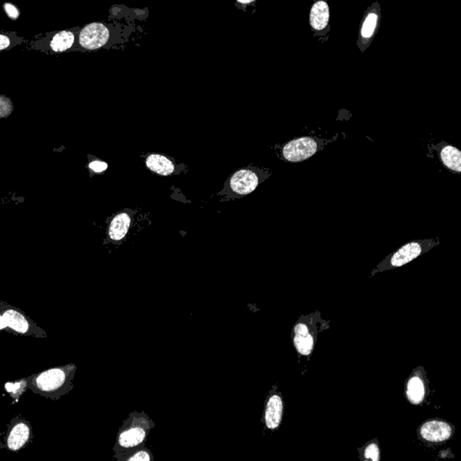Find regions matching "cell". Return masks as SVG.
Instances as JSON below:
<instances>
[{
    "label": "cell",
    "mask_w": 461,
    "mask_h": 461,
    "mask_svg": "<svg viewBox=\"0 0 461 461\" xmlns=\"http://www.w3.org/2000/svg\"><path fill=\"white\" fill-rule=\"evenodd\" d=\"M440 243L438 238L435 239L429 240H420L413 241L411 243L405 244L398 249L397 252H393L392 255L386 257L382 262L374 269L371 272L370 277L377 273V272H382L393 269L400 268L402 266L407 264V263L414 261L419 256L428 252V250L433 248V247L438 245Z\"/></svg>",
    "instance_id": "277c9868"
},
{
    "label": "cell",
    "mask_w": 461,
    "mask_h": 461,
    "mask_svg": "<svg viewBox=\"0 0 461 461\" xmlns=\"http://www.w3.org/2000/svg\"><path fill=\"white\" fill-rule=\"evenodd\" d=\"M309 21L312 29L317 33L318 36L326 35L330 30V8L326 1H317L312 5L310 15H309Z\"/></svg>",
    "instance_id": "5bb4252c"
},
{
    "label": "cell",
    "mask_w": 461,
    "mask_h": 461,
    "mask_svg": "<svg viewBox=\"0 0 461 461\" xmlns=\"http://www.w3.org/2000/svg\"><path fill=\"white\" fill-rule=\"evenodd\" d=\"M147 168L156 174L169 176L177 172V166L171 158L163 154L151 153L145 160Z\"/></svg>",
    "instance_id": "9a60e30c"
},
{
    "label": "cell",
    "mask_w": 461,
    "mask_h": 461,
    "mask_svg": "<svg viewBox=\"0 0 461 461\" xmlns=\"http://www.w3.org/2000/svg\"><path fill=\"white\" fill-rule=\"evenodd\" d=\"M427 382L426 373L422 367L413 371L405 386V395L411 404L418 405L425 401Z\"/></svg>",
    "instance_id": "4fadbf2b"
},
{
    "label": "cell",
    "mask_w": 461,
    "mask_h": 461,
    "mask_svg": "<svg viewBox=\"0 0 461 461\" xmlns=\"http://www.w3.org/2000/svg\"><path fill=\"white\" fill-rule=\"evenodd\" d=\"M284 402L282 395L275 388L268 395L265 402L263 421L266 428L270 431H276L282 422Z\"/></svg>",
    "instance_id": "8fae6325"
},
{
    "label": "cell",
    "mask_w": 461,
    "mask_h": 461,
    "mask_svg": "<svg viewBox=\"0 0 461 461\" xmlns=\"http://www.w3.org/2000/svg\"><path fill=\"white\" fill-rule=\"evenodd\" d=\"M4 8L6 13L8 14V17H10L11 20H15L20 17V11H18V9L17 7H15L14 5L9 4V3H6L4 5Z\"/></svg>",
    "instance_id": "603a6c76"
},
{
    "label": "cell",
    "mask_w": 461,
    "mask_h": 461,
    "mask_svg": "<svg viewBox=\"0 0 461 461\" xmlns=\"http://www.w3.org/2000/svg\"><path fill=\"white\" fill-rule=\"evenodd\" d=\"M320 140L312 137H301L287 142L282 148V158L289 163H300L315 156L322 148Z\"/></svg>",
    "instance_id": "52a82bcc"
},
{
    "label": "cell",
    "mask_w": 461,
    "mask_h": 461,
    "mask_svg": "<svg viewBox=\"0 0 461 461\" xmlns=\"http://www.w3.org/2000/svg\"><path fill=\"white\" fill-rule=\"evenodd\" d=\"M75 42V35L71 31H63L56 33L52 38L50 46L52 51L63 52L73 47Z\"/></svg>",
    "instance_id": "ac0fdd59"
},
{
    "label": "cell",
    "mask_w": 461,
    "mask_h": 461,
    "mask_svg": "<svg viewBox=\"0 0 461 461\" xmlns=\"http://www.w3.org/2000/svg\"><path fill=\"white\" fill-rule=\"evenodd\" d=\"M29 388V380L23 379L17 380L15 382H8L5 385V391L8 393L12 398H13V404L17 403L24 393Z\"/></svg>",
    "instance_id": "ffe728a7"
},
{
    "label": "cell",
    "mask_w": 461,
    "mask_h": 461,
    "mask_svg": "<svg viewBox=\"0 0 461 461\" xmlns=\"http://www.w3.org/2000/svg\"><path fill=\"white\" fill-rule=\"evenodd\" d=\"M131 218L128 213H121L114 216L108 228V235L114 241H122L131 227Z\"/></svg>",
    "instance_id": "e0dca14e"
},
{
    "label": "cell",
    "mask_w": 461,
    "mask_h": 461,
    "mask_svg": "<svg viewBox=\"0 0 461 461\" xmlns=\"http://www.w3.org/2000/svg\"><path fill=\"white\" fill-rule=\"evenodd\" d=\"M360 451V461H380V447L377 439L368 442Z\"/></svg>",
    "instance_id": "d6986e66"
},
{
    "label": "cell",
    "mask_w": 461,
    "mask_h": 461,
    "mask_svg": "<svg viewBox=\"0 0 461 461\" xmlns=\"http://www.w3.org/2000/svg\"><path fill=\"white\" fill-rule=\"evenodd\" d=\"M453 432V426L450 423L439 419L426 421L418 429V434L423 441L435 444L447 441Z\"/></svg>",
    "instance_id": "9c48e42d"
},
{
    "label": "cell",
    "mask_w": 461,
    "mask_h": 461,
    "mask_svg": "<svg viewBox=\"0 0 461 461\" xmlns=\"http://www.w3.org/2000/svg\"><path fill=\"white\" fill-rule=\"evenodd\" d=\"M10 43L11 41L10 39H9V37L5 35H1V33H0V51L8 49L9 45H10Z\"/></svg>",
    "instance_id": "d4e9b609"
},
{
    "label": "cell",
    "mask_w": 461,
    "mask_h": 461,
    "mask_svg": "<svg viewBox=\"0 0 461 461\" xmlns=\"http://www.w3.org/2000/svg\"><path fill=\"white\" fill-rule=\"evenodd\" d=\"M119 461H154L153 453L147 448L142 447L134 451V453L126 455V456L117 458Z\"/></svg>",
    "instance_id": "44dd1931"
},
{
    "label": "cell",
    "mask_w": 461,
    "mask_h": 461,
    "mask_svg": "<svg viewBox=\"0 0 461 461\" xmlns=\"http://www.w3.org/2000/svg\"><path fill=\"white\" fill-rule=\"evenodd\" d=\"M75 365H67L43 371L27 377L31 391L46 398L57 399L73 391Z\"/></svg>",
    "instance_id": "6da1fadb"
},
{
    "label": "cell",
    "mask_w": 461,
    "mask_h": 461,
    "mask_svg": "<svg viewBox=\"0 0 461 461\" xmlns=\"http://www.w3.org/2000/svg\"><path fill=\"white\" fill-rule=\"evenodd\" d=\"M8 326L6 324L4 319H3L1 314H0V330H7Z\"/></svg>",
    "instance_id": "484cf974"
},
{
    "label": "cell",
    "mask_w": 461,
    "mask_h": 461,
    "mask_svg": "<svg viewBox=\"0 0 461 461\" xmlns=\"http://www.w3.org/2000/svg\"><path fill=\"white\" fill-rule=\"evenodd\" d=\"M107 167V163L100 162V160H95V162L89 164V168L96 173H101L106 171Z\"/></svg>",
    "instance_id": "cb8c5ba5"
},
{
    "label": "cell",
    "mask_w": 461,
    "mask_h": 461,
    "mask_svg": "<svg viewBox=\"0 0 461 461\" xmlns=\"http://www.w3.org/2000/svg\"><path fill=\"white\" fill-rule=\"evenodd\" d=\"M154 423L146 414L132 413L121 427L114 447V458L126 456L144 446Z\"/></svg>",
    "instance_id": "7a4b0ae2"
},
{
    "label": "cell",
    "mask_w": 461,
    "mask_h": 461,
    "mask_svg": "<svg viewBox=\"0 0 461 461\" xmlns=\"http://www.w3.org/2000/svg\"><path fill=\"white\" fill-rule=\"evenodd\" d=\"M0 312L9 329L20 334H33V335L38 336L37 335L38 327L33 326L29 318L17 309L12 308L10 306L0 305Z\"/></svg>",
    "instance_id": "7c38bea8"
},
{
    "label": "cell",
    "mask_w": 461,
    "mask_h": 461,
    "mask_svg": "<svg viewBox=\"0 0 461 461\" xmlns=\"http://www.w3.org/2000/svg\"><path fill=\"white\" fill-rule=\"evenodd\" d=\"M439 157L445 168L448 171L461 172V153L458 148L451 145H441L439 150Z\"/></svg>",
    "instance_id": "2e32d148"
},
{
    "label": "cell",
    "mask_w": 461,
    "mask_h": 461,
    "mask_svg": "<svg viewBox=\"0 0 461 461\" xmlns=\"http://www.w3.org/2000/svg\"><path fill=\"white\" fill-rule=\"evenodd\" d=\"M269 174L261 169L247 167L235 172L229 178L227 187L234 196L243 197L252 193Z\"/></svg>",
    "instance_id": "5b68a950"
},
{
    "label": "cell",
    "mask_w": 461,
    "mask_h": 461,
    "mask_svg": "<svg viewBox=\"0 0 461 461\" xmlns=\"http://www.w3.org/2000/svg\"><path fill=\"white\" fill-rule=\"evenodd\" d=\"M110 38V31L101 23H92L83 27L80 33V45L86 50H98Z\"/></svg>",
    "instance_id": "30bf717a"
},
{
    "label": "cell",
    "mask_w": 461,
    "mask_h": 461,
    "mask_svg": "<svg viewBox=\"0 0 461 461\" xmlns=\"http://www.w3.org/2000/svg\"><path fill=\"white\" fill-rule=\"evenodd\" d=\"M14 107L10 98L0 95V119H6L13 112Z\"/></svg>",
    "instance_id": "7402d4cb"
},
{
    "label": "cell",
    "mask_w": 461,
    "mask_h": 461,
    "mask_svg": "<svg viewBox=\"0 0 461 461\" xmlns=\"http://www.w3.org/2000/svg\"><path fill=\"white\" fill-rule=\"evenodd\" d=\"M381 21V8L375 2L368 9L362 18L357 45L362 52L369 48L371 42L375 38Z\"/></svg>",
    "instance_id": "ba28073f"
},
{
    "label": "cell",
    "mask_w": 461,
    "mask_h": 461,
    "mask_svg": "<svg viewBox=\"0 0 461 461\" xmlns=\"http://www.w3.org/2000/svg\"><path fill=\"white\" fill-rule=\"evenodd\" d=\"M328 322L321 317L319 312L302 315L293 326L292 342L299 358H309L317 345L322 331L329 328Z\"/></svg>",
    "instance_id": "3957f363"
},
{
    "label": "cell",
    "mask_w": 461,
    "mask_h": 461,
    "mask_svg": "<svg viewBox=\"0 0 461 461\" xmlns=\"http://www.w3.org/2000/svg\"><path fill=\"white\" fill-rule=\"evenodd\" d=\"M33 438L32 425L29 421L20 416L12 419L8 427L7 434L4 438V444L1 448L17 453L27 447Z\"/></svg>",
    "instance_id": "8992f818"
}]
</instances>
